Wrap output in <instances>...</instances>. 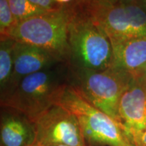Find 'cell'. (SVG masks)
Returning a JSON list of instances; mask_svg holds the SVG:
<instances>
[{"label": "cell", "instance_id": "1", "mask_svg": "<svg viewBox=\"0 0 146 146\" xmlns=\"http://www.w3.org/2000/svg\"><path fill=\"white\" fill-rule=\"evenodd\" d=\"M68 39L69 68L104 70L112 67L113 51L110 40L85 8L83 1H70Z\"/></svg>", "mask_w": 146, "mask_h": 146}, {"label": "cell", "instance_id": "2", "mask_svg": "<svg viewBox=\"0 0 146 146\" xmlns=\"http://www.w3.org/2000/svg\"><path fill=\"white\" fill-rule=\"evenodd\" d=\"M68 83V65L62 64L25 76L1 100V107L25 115L31 123L56 104Z\"/></svg>", "mask_w": 146, "mask_h": 146}, {"label": "cell", "instance_id": "3", "mask_svg": "<svg viewBox=\"0 0 146 146\" xmlns=\"http://www.w3.org/2000/svg\"><path fill=\"white\" fill-rule=\"evenodd\" d=\"M56 104L76 116L87 145L135 146L124 125L90 104L68 83L62 89Z\"/></svg>", "mask_w": 146, "mask_h": 146}, {"label": "cell", "instance_id": "4", "mask_svg": "<svg viewBox=\"0 0 146 146\" xmlns=\"http://www.w3.org/2000/svg\"><path fill=\"white\" fill-rule=\"evenodd\" d=\"M133 78L130 73L113 67L104 70H91L68 66L69 85L90 104L122 125L118 104Z\"/></svg>", "mask_w": 146, "mask_h": 146}, {"label": "cell", "instance_id": "5", "mask_svg": "<svg viewBox=\"0 0 146 146\" xmlns=\"http://www.w3.org/2000/svg\"><path fill=\"white\" fill-rule=\"evenodd\" d=\"M19 22L9 34L16 42L35 45L50 52L68 65L70 48L68 39V7Z\"/></svg>", "mask_w": 146, "mask_h": 146}, {"label": "cell", "instance_id": "6", "mask_svg": "<svg viewBox=\"0 0 146 146\" xmlns=\"http://www.w3.org/2000/svg\"><path fill=\"white\" fill-rule=\"evenodd\" d=\"M83 3L111 42L146 37V10L140 1L85 0Z\"/></svg>", "mask_w": 146, "mask_h": 146}, {"label": "cell", "instance_id": "7", "mask_svg": "<svg viewBox=\"0 0 146 146\" xmlns=\"http://www.w3.org/2000/svg\"><path fill=\"white\" fill-rule=\"evenodd\" d=\"M35 143L40 146H87L76 116L59 104H54L33 123Z\"/></svg>", "mask_w": 146, "mask_h": 146}, {"label": "cell", "instance_id": "8", "mask_svg": "<svg viewBox=\"0 0 146 146\" xmlns=\"http://www.w3.org/2000/svg\"><path fill=\"white\" fill-rule=\"evenodd\" d=\"M13 72L10 82L1 98L30 74L64 64L47 51L27 43L16 42L13 51Z\"/></svg>", "mask_w": 146, "mask_h": 146}, {"label": "cell", "instance_id": "9", "mask_svg": "<svg viewBox=\"0 0 146 146\" xmlns=\"http://www.w3.org/2000/svg\"><path fill=\"white\" fill-rule=\"evenodd\" d=\"M118 114L131 137L146 127V79L133 76L120 98ZM132 138V137H131Z\"/></svg>", "mask_w": 146, "mask_h": 146}, {"label": "cell", "instance_id": "10", "mask_svg": "<svg viewBox=\"0 0 146 146\" xmlns=\"http://www.w3.org/2000/svg\"><path fill=\"white\" fill-rule=\"evenodd\" d=\"M1 146H29L35 141L33 124L22 113L1 108Z\"/></svg>", "mask_w": 146, "mask_h": 146}, {"label": "cell", "instance_id": "11", "mask_svg": "<svg viewBox=\"0 0 146 146\" xmlns=\"http://www.w3.org/2000/svg\"><path fill=\"white\" fill-rule=\"evenodd\" d=\"M113 51L112 67L135 76L146 64V37L111 42Z\"/></svg>", "mask_w": 146, "mask_h": 146}, {"label": "cell", "instance_id": "12", "mask_svg": "<svg viewBox=\"0 0 146 146\" xmlns=\"http://www.w3.org/2000/svg\"><path fill=\"white\" fill-rule=\"evenodd\" d=\"M15 41L0 39V89L2 95L8 88L13 72V51Z\"/></svg>", "mask_w": 146, "mask_h": 146}, {"label": "cell", "instance_id": "13", "mask_svg": "<svg viewBox=\"0 0 146 146\" xmlns=\"http://www.w3.org/2000/svg\"><path fill=\"white\" fill-rule=\"evenodd\" d=\"M8 1L12 14L18 23L47 13L32 0H8Z\"/></svg>", "mask_w": 146, "mask_h": 146}, {"label": "cell", "instance_id": "14", "mask_svg": "<svg viewBox=\"0 0 146 146\" xmlns=\"http://www.w3.org/2000/svg\"><path fill=\"white\" fill-rule=\"evenodd\" d=\"M18 23L11 10L8 0H0V39L8 37Z\"/></svg>", "mask_w": 146, "mask_h": 146}, {"label": "cell", "instance_id": "15", "mask_svg": "<svg viewBox=\"0 0 146 146\" xmlns=\"http://www.w3.org/2000/svg\"><path fill=\"white\" fill-rule=\"evenodd\" d=\"M34 3L46 12H58L67 6L69 0H32Z\"/></svg>", "mask_w": 146, "mask_h": 146}, {"label": "cell", "instance_id": "16", "mask_svg": "<svg viewBox=\"0 0 146 146\" xmlns=\"http://www.w3.org/2000/svg\"><path fill=\"white\" fill-rule=\"evenodd\" d=\"M135 146H146V127L143 130L131 135Z\"/></svg>", "mask_w": 146, "mask_h": 146}, {"label": "cell", "instance_id": "17", "mask_svg": "<svg viewBox=\"0 0 146 146\" xmlns=\"http://www.w3.org/2000/svg\"><path fill=\"white\" fill-rule=\"evenodd\" d=\"M133 76H139V77L144 78L146 79V64L143 68H142V69L139 71V72H138L135 75Z\"/></svg>", "mask_w": 146, "mask_h": 146}, {"label": "cell", "instance_id": "18", "mask_svg": "<svg viewBox=\"0 0 146 146\" xmlns=\"http://www.w3.org/2000/svg\"><path fill=\"white\" fill-rule=\"evenodd\" d=\"M141 1V4L143 5L144 9L146 10V0H142V1Z\"/></svg>", "mask_w": 146, "mask_h": 146}, {"label": "cell", "instance_id": "19", "mask_svg": "<svg viewBox=\"0 0 146 146\" xmlns=\"http://www.w3.org/2000/svg\"><path fill=\"white\" fill-rule=\"evenodd\" d=\"M29 146H40V145H39L37 143L35 142L34 143H33V144H31V145H29Z\"/></svg>", "mask_w": 146, "mask_h": 146}, {"label": "cell", "instance_id": "20", "mask_svg": "<svg viewBox=\"0 0 146 146\" xmlns=\"http://www.w3.org/2000/svg\"><path fill=\"white\" fill-rule=\"evenodd\" d=\"M51 146H69V145H51ZM87 146H91V145H87Z\"/></svg>", "mask_w": 146, "mask_h": 146}]
</instances>
